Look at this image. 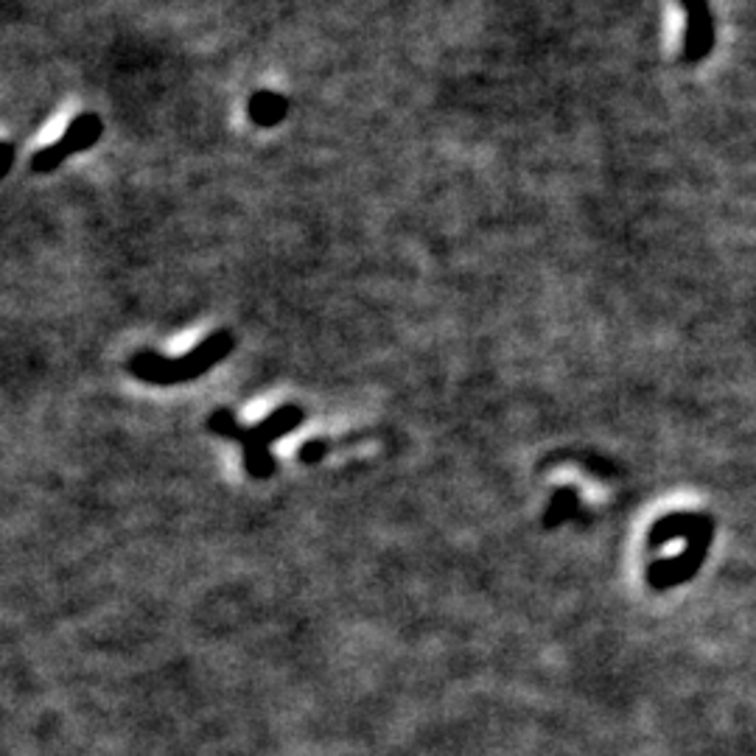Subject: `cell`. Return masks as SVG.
<instances>
[{"instance_id": "3957f363", "label": "cell", "mask_w": 756, "mask_h": 756, "mask_svg": "<svg viewBox=\"0 0 756 756\" xmlns=\"http://www.w3.org/2000/svg\"><path fill=\"white\" fill-rule=\"evenodd\" d=\"M712 541H714V519L712 515H703L701 524H698L695 530H692L690 539H686L684 552H678V555L661 557V561L650 563L648 586L656 588V592H667V588H675V586H681V583L692 581V577L701 572Z\"/></svg>"}, {"instance_id": "8992f818", "label": "cell", "mask_w": 756, "mask_h": 756, "mask_svg": "<svg viewBox=\"0 0 756 756\" xmlns=\"http://www.w3.org/2000/svg\"><path fill=\"white\" fill-rule=\"evenodd\" d=\"M247 113L255 127H278L289 116V98L275 90H255L247 102Z\"/></svg>"}, {"instance_id": "9c48e42d", "label": "cell", "mask_w": 756, "mask_h": 756, "mask_svg": "<svg viewBox=\"0 0 756 756\" xmlns=\"http://www.w3.org/2000/svg\"><path fill=\"white\" fill-rule=\"evenodd\" d=\"M328 448H331V443H328V440H309V443H302V448H300V462H306V466H315V462H320L322 457H326Z\"/></svg>"}, {"instance_id": "6da1fadb", "label": "cell", "mask_w": 756, "mask_h": 756, "mask_svg": "<svg viewBox=\"0 0 756 756\" xmlns=\"http://www.w3.org/2000/svg\"><path fill=\"white\" fill-rule=\"evenodd\" d=\"M306 409L300 404H284L255 426H242L231 409H213L207 418V432L227 440H236L244 448V471L253 479H269L278 471L273 446L300 429Z\"/></svg>"}, {"instance_id": "7a4b0ae2", "label": "cell", "mask_w": 756, "mask_h": 756, "mask_svg": "<svg viewBox=\"0 0 756 756\" xmlns=\"http://www.w3.org/2000/svg\"><path fill=\"white\" fill-rule=\"evenodd\" d=\"M236 348V339L231 331H213L205 337L196 348L185 353V356H163L155 351H140L129 356L127 370L143 384H155V387H171V384L194 382L200 375L211 373L222 359H227Z\"/></svg>"}, {"instance_id": "30bf717a", "label": "cell", "mask_w": 756, "mask_h": 756, "mask_svg": "<svg viewBox=\"0 0 756 756\" xmlns=\"http://www.w3.org/2000/svg\"><path fill=\"white\" fill-rule=\"evenodd\" d=\"M14 166V140H3V171L0 174L7 177Z\"/></svg>"}, {"instance_id": "ba28073f", "label": "cell", "mask_w": 756, "mask_h": 756, "mask_svg": "<svg viewBox=\"0 0 756 756\" xmlns=\"http://www.w3.org/2000/svg\"><path fill=\"white\" fill-rule=\"evenodd\" d=\"M581 513V497H577L575 488H557L552 493V499L546 502L544 515H541V524L544 530H557L561 524L572 521Z\"/></svg>"}, {"instance_id": "277c9868", "label": "cell", "mask_w": 756, "mask_h": 756, "mask_svg": "<svg viewBox=\"0 0 756 756\" xmlns=\"http://www.w3.org/2000/svg\"><path fill=\"white\" fill-rule=\"evenodd\" d=\"M104 135V121L96 116V113H82L71 121V127L60 135V140H54L45 149L34 151L31 158V171L34 174H49V171H56L67 158L79 155V151L93 149V146L102 140Z\"/></svg>"}, {"instance_id": "5b68a950", "label": "cell", "mask_w": 756, "mask_h": 756, "mask_svg": "<svg viewBox=\"0 0 756 756\" xmlns=\"http://www.w3.org/2000/svg\"><path fill=\"white\" fill-rule=\"evenodd\" d=\"M686 18L684 29V62L698 65L706 60L714 49V18L709 0H681Z\"/></svg>"}, {"instance_id": "52a82bcc", "label": "cell", "mask_w": 756, "mask_h": 756, "mask_svg": "<svg viewBox=\"0 0 756 756\" xmlns=\"http://www.w3.org/2000/svg\"><path fill=\"white\" fill-rule=\"evenodd\" d=\"M703 515L706 513H670L664 515V519H659L653 524V530L648 533V546L650 550H661V546H667L670 541L675 539H690L692 530H695L698 524L703 521Z\"/></svg>"}]
</instances>
